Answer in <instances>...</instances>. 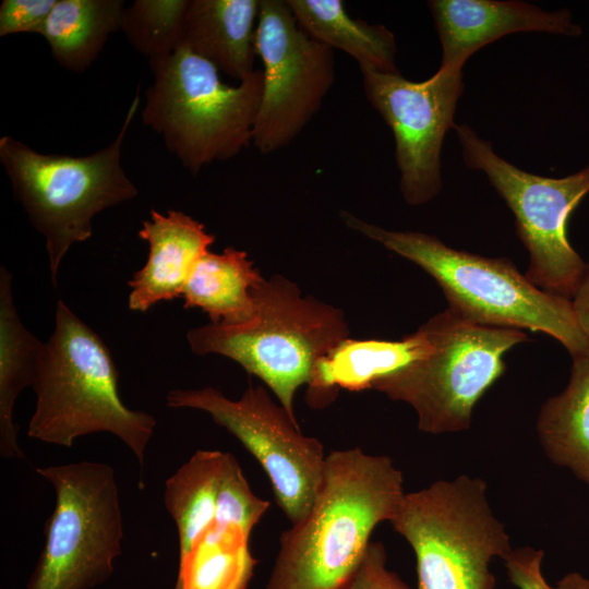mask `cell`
Segmentation results:
<instances>
[{"instance_id":"6","label":"cell","mask_w":589,"mask_h":589,"mask_svg":"<svg viewBox=\"0 0 589 589\" xmlns=\"http://www.w3.org/2000/svg\"><path fill=\"white\" fill-rule=\"evenodd\" d=\"M154 81L145 92L142 121L193 175L237 156L252 143L264 75L255 70L237 86L184 46L148 60Z\"/></svg>"},{"instance_id":"31","label":"cell","mask_w":589,"mask_h":589,"mask_svg":"<svg viewBox=\"0 0 589 589\" xmlns=\"http://www.w3.org/2000/svg\"><path fill=\"white\" fill-rule=\"evenodd\" d=\"M173 589H183V582L179 577H177V581Z\"/></svg>"},{"instance_id":"17","label":"cell","mask_w":589,"mask_h":589,"mask_svg":"<svg viewBox=\"0 0 589 589\" xmlns=\"http://www.w3.org/2000/svg\"><path fill=\"white\" fill-rule=\"evenodd\" d=\"M261 0H190L182 46L240 82L254 69Z\"/></svg>"},{"instance_id":"3","label":"cell","mask_w":589,"mask_h":589,"mask_svg":"<svg viewBox=\"0 0 589 589\" xmlns=\"http://www.w3.org/2000/svg\"><path fill=\"white\" fill-rule=\"evenodd\" d=\"M341 218L350 229L430 274L448 309L466 321L542 332L558 340L572 358L589 354L572 300L539 289L509 260L456 250L422 232L388 230L348 212Z\"/></svg>"},{"instance_id":"30","label":"cell","mask_w":589,"mask_h":589,"mask_svg":"<svg viewBox=\"0 0 589 589\" xmlns=\"http://www.w3.org/2000/svg\"><path fill=\"white\" fill-rule=\"evenodd\" d=\"M577 322L589 344V262L572 299Z\"/></svg>"},{"instance_id":"1","label":"cell","mask_w":589,"mask_h":589,"mask_svg":"<svg viewBox=\"0 0 589 589\" xmlns=\"http://www.w3.org/2000/svg\"><path fill=\"white\" fill-rule=\"evenodd\" d=\"M402 482L387 456L360 448L329 453L309 514L280 536L266 589H344L374 528L398 510Z\"/></svg>"},{"instance_id":"12","label":"cell","mask_w":589,"mask_h":589,"mask_svg":"<svg viewBox=\"0 0 589 589\" xmlns=\"http://www.w3.org/2000/svg\"><path fill=\"white\" fill-rule=\"evenodd\" d=\"M255 49L264 89L252 144L271 154L290 144L320 110L335 80L334 52L299 26L287 0H261Z\"/></svg>"},{"instance_id":"4","label":"cell","mask_w":589,"mask_h":589,"mask_svg":"<svg viewBox=\"0 0 589 589\" xmlns=\"http://www.w3.org/2000/svg\"><path fill=\"white\" fill-rule=\"evenodd\" d=\"M254 317L240 325L207 324L190 329L187 339L197 356L216 353L240 364L274 393L296 420L294 395L309 383L320 357L349 337L345 313L280 275L252 290Z\"/></svg>"},{"instance_id":"16","label":"cell","mask_w":589,"mask_h":589,"mask_svg":"<svg viewBox=\"0 0 589 589\" xmlns=\"http://www.w3.org/2000/svg\"><path fill=\"white\" fill-rule=\"evenodd\" d=\"M432 348L422 327L399 340L348 337L315 362L308 383V400L310 405L322 406L339 388L371 389L376 381L428 357Z\"/></svg>"},{"instance_id":"10","label":"cell","mask_w":589,"mask_h":589,"mask_svg":"<svg viewBox=\"0 0 589 589\" xmlns=\"http://www.w3.org/2000/svg\"><path fill=\"white\" fill-rule=\"evenodd\" d=\"M466 166L483 171L515 216L516 233L529 252L525 276L539 289L572 300L587 263L572 247L567 225L589 194V164L563 178L524 171L494 153L470 127H454Z\"/></svg>"},{"instance_id":"28","label":"cell","mask_w":589,"mask_h":589,"mask_svg":"<svg viewBox=\"0 0 589 589\" xmlns=\"http://www.w3.org/2000/svg\"><path fill=\"white\" fill-rule=\"evenodd\" d=\"M57 0H3L0 4V36L39 34Z\"/></svg>"},{"instance_id":"19","label":"cell","mask_w":589,"mask_h":589,"mask_svg":"<svg viewBox=\"0 0 589 589\" xmlns=\"http://www.w3.org/2000/svg\"><path fill=\"white\" fill-rule=\"evenodd\" d=\"M41 342L22 323L13 299L12 275L0 268V454L7 459L26 457L19 446L13 408L19 394L33 386Z\"/></svg>"},{"instance_id":"24","label":"cell","mask_w":589,"mask_h":589,"mask_svg":"<svg viewBox=\"0 0 589 589\" xmlns=\"http://www.w3.org/2000/svg\"><path fill=\"white\" fill-rule=\"evenodd\" d=\"M256 561L239 530L208 531L179 563L183 589H244Z\"/></svg>"},{"instance_id":"7","label":"cell","mask_w":589,"mask_h":589,"mask_svg":"<svg viewBox=\"0 0 589 589\" xmlns=\"http://www.w3.org/2000/svg\"><path fill=\"white\" fill-rule=\"evenodd\" d=\"M389 522L414 552L417 589H494L490 563L512 551L480 478L461 474L405 494Z\"/></svg>"},{"instance_id":"8","label":"cell","mask_w":589,"mask_h":589,"mask_svg":"<svg viewBox=\"0 0 589 589\" xmlns=\"http://www.w3.org/2000/svg\"><path fill=\"white\" fill-rule=\"evenodd\" d=\"M421 327L432 344L431 353L376 381L371 389L410 405L423 432L466 430L477 401L504 373V354L527 335L468 322L449 309Z\"/></svg>"},{"instance_id":"26","label":"cell","mask_w":589,"mask_h":589,"mask_svg":"<svg viewBox=\"0 0 589 589\" xmlns=\"http://www.w3.org/2000/svg\"><path fill=\"white\" fill-rule=\"evenodd\" d=\"M268 507V502L252 492L237 459L228 453L219 484L215 518L209 529L239 530L249 540L253 527Z\"/></svg>"},{"instance_id":"25","label":"cell","mask_w":589,"mask_h":589,"mask_svg":"<svg viewBox=\"0 0 589 589\" xmlns=\"http://www.w3.org/2000/svg\"><path fill=\"white\" fill-rule=\"evenodd\" d=\"M190 0H135L125 5L121 31L140 53L152 58L175 52L182 45Z\"/></svg>"},{"instance_id":"2","label":"cell","mask_w":589,"mask_h":589,"mask_svg":"<svg viewBox=\"0 0 589 589\" xmlns=\"http://www.w3.org/2000/svg\"><path fill=\"white\" fill-rule=\"evenodd\" d=\"M119 372L104 340L58 300L55 328L44 344L33 388L36 406L27 435L71 447L96 432L119 437L141 468L155 418L127 407L119 395Z\"/></svg>"},{"instance_id":"21","label":"cell","mask_w":589,"mask_h":589,"mask_svg":"<svg viewBox=\"0 0 589 589\" xmlns=\"http://www.w3.org/2000/svg\"><path fill=\"white\" fill-rule=\"evenodd\" d=\"M537 430L546 456L589 485V354L573 358L569 382L543 404Z\"/></svg>"},{"instance_id":"27","label":"cell","mask_w":589,"mask_h":589,"mask_svg":"<svg viewBox=\"0 0 589 589\" xmlns=\"http://www.w3.org/2000/svg\"><path fill=\"white\" fill-rule=\"evenodd\" d=\"M543 550L524 546L512 549L503 558L510 582L518 589H589V579L578 572L566 574L551 586L542 574Z\"/></svg>"},{"instance_id":"20","label":"cell","mask_w":589,"mask_h":589,"mask_svg":"<svg viewBox=\"0 0 589 589\" xmlns=\"http://www.w3.org/2000/svg\"><path fill=\"white\" fill-rule=\"evenodd\" d=\"M299 26L312 38L337 48L359 63L384 73H398L394 34L384 25L353 19L340 0H287Z\"/></svg>"},{"instance_id":"14","label":"cell","mask_w":589,"mask_h":589,"mask_svg":"<svg viewBox=\"0 0 589 589\" xmlns=\"http://www.w3.org/2000/svg\"><path fill=\"white\" fill-rule=\"evenodd\" d=\"M428 5L442 46V70L462 71L476 51L512 33H582L567 9L548 12L515 0H431Z\"/></svg>"},{"instance_id":"29","label":"cell","mask_w":589,"mask_h":589,"mask_svg":"<svg viewBox=\"0 0 589 589\" xmlns=\"http://www.w3.org/2000/svg\"><path fill=\"white\" fill-rule=\"evenodd\" d=\"M344 589H413L386 567V551L381 542H370L358 568Z\"/></svg>"},{"instance_id":"22","label":"cell","mask_w":589,"mask_h":589,"mask_svg":"<svg viewBox=\"0 0 589 589\" xmlns=\"http://www.w3.org/2000/svg\"><path fill=\"white\" fill-rule=\"evenodd\" d=\"M124 9L122 0H57L39 34L60 67L82 73L121 31Z\"/></svg>"},{"instance_id":"11","label":"cell","mask_w":589,"mask_h":589,"mask_svg":"<svg viewBox=\"0 0 589 589\" xmlns=\"http://www.w3.org/2000/svg\"><path fill=\"white\" fill-rule=\"evenodd\" d=\"M166 404L205 411L237 437L268 476L277 504L292 525L309 514L323 481L324 447L303 435L297 420L263 386L248 387L237 400L213 387L171 389Z\"/></svg>"},{"instance_id":"9","label":"cell","mask_w":589,"mask_h":589,"mask_svg":"<svg viewBox=\"0 0 589 589\" xmlns=\"http://www.w3.org/2000/svg\"><path fill=\"white\" fill-rule=\"evenodd\" d=\"M56 493L45 544L26 589H92L121 554L123 520L111 466L77 461L40 467Z\"/></svg>"},{"instance_id":"15","label":"cell","mask_w":589,"mask_h":589,"mask_svg":"<svg viewBox=\"0 0 589 589\" xmlns=\"http://www.w3.org/2000/svg\"><path fill=\"white\" fill-rule=\"evenodd\" d=\"M139 237L148 244V257L129 280L128 304L135 312L182 296L195 264L215 242L203 224L173 209L166 214L152 209Z\"/></svg>"},{"instance_id":"18","label":"cell","mask_w":589,"mask_h":589,"mask_svg":"<svg viewBox=\"0 0 589 589\" xmlns=\"http://www.w3.org/2000/svg\"><path fill=\"white\" fill-rule=\"evenodd\" d=\"M264 278L247 252L233 247L205 253L185 284L184 308H200L213 324L240 325L256 312L252 290Z\"/></svg>"},{"instance_id":"13","label":"cell","mask_w":589,"mask_h":589,"mask_svg":"<svg viewBox=\"0 0 589 589\" xmlns=\"http://www.w3.org/2000/svg\"><path fill=\"white\" fill-rule=\"evenodd\" d=\"M364 94L393 131L400 191L419 206L442 188L441 149L464 92L462 71L438 69L422 82L360 68Z\"/></svg>"},{"instance_id":"23","label":"cell","mask_w":589,"mask_h":589,"mask_svg":"<svg viewBox=\"0 0 589 589\" xmlns=\"http://www.w3.org/2000/svg\"><path fill=\"white\" fill-rule=\"evenodd\" d=\"M228 453L196 450L165 484L164 503L179 537V563L212 527Z\"/></svg>"},{"instance_id":"5","label":"cell","mask_w":589,"mask_h":589,"mask_svg":"<svg viewBox=\"0 0 589 589\" xmlns=\"http://www.w3.org/2000/svg\"><path fill=\"white\" fill-rule=\"evenodd\" d=\"M139 106L137 88L116 139L86 156L43 154L12 136L0 137V164L14 197L45 238L53 286L70 248L92 237L93 218L139 193L121 165L122 143Z\"/></svg>"}]
</instances>
